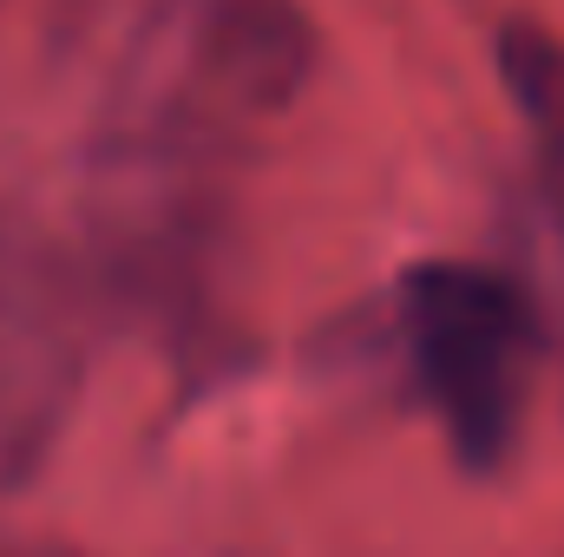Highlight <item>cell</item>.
<instances>
[{"mask_svg":"<svg viewBox=\"0 0 564 557\" xmlns=\"http://www.w3.org/2000/svg\"><path fill=\"white\" fill-rule=\"evenodd\" d=\"M401 354L446 446L492 472L519 446L539 381V315L492 263L426 256L394 288Z\"/></svg>","mask_w":564,"mask_h":557,"instance_id":"7a4b0ae2","label":"cell"},{"mask_svg":"<svg viewBox=\"0 0 564 557\" xmlns=\"http://www.w3.org/2000/svg\"><path fill=\"white\" fill-rule=\"evenodd\" d=\"M499 73H506L512 112L532 144L539 197L564 230V33L539 26V20H506L499 26Z\"/></svg>","mask_w":564,"mask_h":557,"instance_id":"277c9868","label":"cell"},{"mask_svg":"<svg viewBox=\"0 0 564 557\" xmlns=\"http://www.w3.org/2000/svg\"><path fill=\"white\" fill-rule=\"evenodd\" d=\"M0 557H59V551H33V545H0Z\"/></svg>","mask_w":564,"mask_h":557,"instance_id":"5b68a950","label":"cell"},{"mask_svg":"<svg viewBox=\"0 0 564 557\" xmlns=\"http://www.w3.org/2000/svg\"><path fill=\"white\" fill-rule=\"evenodd\" d=\"M302 0H59L53 73L99 157L217 171L308 92Z\"/></svg>","mask_w":564,"mask_h":557,"instance_id":"6da1fadb","label":"cell"},{"mask_svg":"<svg viewBox=\"0 0 564 557\" xmlns=\"http://www.w3.org/2000/svg\"><path fill=\"white\" fill-rule=\"evenodd\" d=\"M106 295L73 223L0 204V485H26L86 387Z\"/></svg>","mask_w":564,"mask_h":557,"instance_id":"3957f363","label":"cell"}]
</instances>
